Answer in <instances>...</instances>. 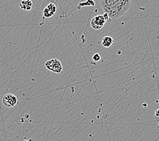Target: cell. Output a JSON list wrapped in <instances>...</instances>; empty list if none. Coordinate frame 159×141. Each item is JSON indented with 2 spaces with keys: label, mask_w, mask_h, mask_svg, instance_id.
<instances>
[{
  "label": "cell",
  "mask_w": 159,
  "mask_h": 141,
  "mask_svg": "<svg viewBox=\"0 0 159 141\" xmlns=\"http://www.w3.org/2000/svg\"><path fill=\"white\" fill-rule=\"evenodd\" d=\"M132 0H100L104 13L111 20L122 17L129 10Z\"/></svg>",
  "instance_id": "1"
},
{
  "label": "cell",
  "mask_w": 159,
  "mask_h": 141,
  "mask_svg": "<svg viewBox=\"0 0 159 141\" xmlns=\"http://www.w3.org/2000/svg\"><path fill=\"white\" fill-rule=\"evenodd\" d=\"M45 66L48 70L56 73H61L62 72V64L58 59H51L45 62Z\"/></svg>",
  "instance_id": "2"
},
{
  "label": "cell",
  "mask_w": 159,
  "mask_h": 141,
  "mask_svg": "<svg viewBox=\"0 0 159 141\" xmlns=\"http://www.w3.org/2000/svg\"><path fill=\"white\" fill-rule=\"evenodd\" d=\"M2 103L6 107H14L18 103V98L12 94H7L2 98Z\"/></svg>",
  "instance_id": "3"
},
{
  "label": "cell",
  "mask_w": 159,
  "mask_h": 141,
  "mask_svg": "<svg viewBox=\"0 0 159 141\" xmlns=\"http://www.w3.org/2000/svg\"><path fill=\"white\" fill-rule=\"evenodd\" d=\"M106 21L103 15H98L96 16H94L92 21H91V26L95 30H100L104 27L105 25Z\"/></svg>",
  "instance_id": "4"
},
{
  "label": "cell",
  "mask_w": 159,
  "mask_h": 141,
  "mask_svg": "<svg viewBox=\"0 0 159 141\" xmlns=\"http://www.w3.org/2000/svg\"><path fill=\"white\" fill-rule=\"evenodd\" d=\"M56 11H57V8H56V6L54 3H49L43 11V16L45 18H51L56 13Z\"/></svg>",
  "instance_id": "5"
},
{
  "label": "cell",
  "mask_w": 159,
  "mask_h": 141,
  "mask_svg": "<svg viewBox=\"0 0 159 141\" xmlns=\"http://www.w3.org/2000/svg\"><path fill=\"white\" fill-rule=\"evenodd\" d=\"M113 44H114V40L110 36H105L102 40V46L106 48H108L112 46Z\"/></svg>",
  "instance_id": "6"
},
{
  "label": "cell",
  "mask_w": 159,
  "mask_h": 141,
  "mask_svg": "<svg viewBox=\"0 0 159 141\" xmlns=\"http://www.w3.org/2000/svg\"><path fill=\"white\" fill-rule=\"evenodd\" d=\"M33 6V2L31 0H23L22 1L20 7L22 10H24L26 11H29L31 10Z\"/></svg>",
  "instance_id": "7"
},
{
  "label": "cell",
  "mask_w": 159,
  "mask_h": 141,
  "mask_svg": "<svg viewBox=\"0 0 159 141\" xmlns=\"http://www.w3.org/2000/svg\"><path fill=\"white\" fill-rule=\"evenodd\" d=\"M95 5V2H93L92 0H88L86 2L84 3H80L79 6H93Z\"/></svg>",
  "instance_id": "8"
},
{
  "label": "cell",
  "mask_w": 159,
  "mask_h": 141,
  "mask_svg": "<svg viewBox=\"0 0 159 141\" xmlns=\"http://www.w3.org/2000/svg\"><path fill=\"white\" fill-rule=\"evenodd\" d=\"M92 60H93V61H95V62H99L100 60H101V56H100V55L99 54H98V53H96V54L93 55Z\"/></svg>",
  "instance_id": "9"
},
{
  "label": "cell",
  "mask_w": 159,
  "mask_h": 141,
  "mask_svg": "<svg viewBox=\"0 0 159 141\" xmlns=\"http://www.w3.org/2000/svg\"><path fill=\"white\" fill-rule=\"evenodd\" d=\"M158 110H156V113H155V117H156V119H157V121H158Z\"/></svg>",
  "instance_id": "10"
}]
</instances>
